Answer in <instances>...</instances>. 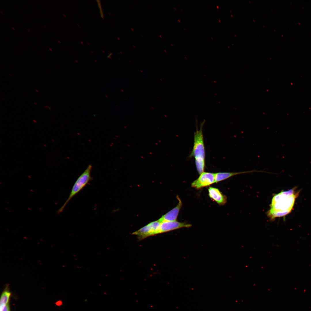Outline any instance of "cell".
<instances>
[{
    "instance_id": "1",
    "label": "cell",
    "mask_w": 311,
    "mask_h": 311,
    "mask_svg": "<svg viewBox=\"0 0 311 311\" xmlns=\"http://www.w3.org/2000/svg\"><path fill=\"white\" fill-rule=\"evenodd\" d=\"M298 194L295 189L282 191L273 197L268 215L271 219L283 217L292 210Z\"/></svg>"
},
{
    "instance_id": "2",
    "label": "cell",
    "mask_w": 311,
    "mask_h": 311,
    "mask_svg": "<svg viewBox=\"0 0 311 311\" xmlns=\"http://www.w3.org/2000/svg\"><path fill=\"white\" fill-rule=\"evenodd\" d=\"M204 122L201 124L200 129H196L194 133V146L189 157L195 159L196 167L199 174L204 172L205 166V149L202 127Z\"/></svg>"
},
{
    "instance_id": "3",
    "label": "cell",
    "mask_w": 311,
    "mask_h": 311,
    "mask_svg": "<svg viewBox=\"0 0 311 311\" xmlns=\"http://www.w3.org/2000/svg\"><path fill=\"white\" fill-rule=\"evenodd\" d=\"M92 169V166L90 164L89 165L84 172L78 178L72 188L67 199L58 211V213L62 212L70 200L92 180V177L91 176Z\"/></svg>"
},
{
    "instance_id": "4",
    "label": "cell",
    "mask_w": 311,
    "mask_h": 311,
    "mask_svg": "<svg viewBox=\"0 0 311 311\" xmlns=\"http://www.w3.org/2000/svg\"><path fill=\"white\" fill-rule=\"evenodd\" d=\"M160 223L158 220L151 222L132 234L136 235L139 240H141L149 236L159 234Z\"/></svg>"
},
{
    "instance_id": "5",
    "label": "cell",
    "mask_w": 311,
    "mask_h": 311,
    "mask_svg": "<svg viewBox=\"0 0 311 311\" xmlns=\"http://www.w3.org/2000/svg\"><path fill=\"white\" fill-rule=\"evenodd\" d=\"M215 183V173L203 172L191 183L192 187L197 189L209 186Z\"/></svg>"
},
{
    "instance_id": "6",
    "label": "cell",
    "mask_w": 311,
    "mask_h": 311,
    "mask_svg": "<svg viewBox=\"0 0 311 311\" xmlns=\"http://www.w3.org/2000/svg\"><path fill=\"white\" fill-rule=\"evenodd\" d=\"M191 225L185 222H181L177 221H164L161 223L160 233H165L183 227H189Z\"/></svg>"
},
{
    "instance_id": "7",
    "label": "cell",
    "mask_w": 311,
    "mask_h": 311,
    "mask_svg": "<svg viewBox=\"0 0 311 311\" xmlns=\"http://www.w3.org/2000/svg\"><path fill=\"white\" fill-rule=\"evenodd\" d=\"M177 198L179 200L178 204L176 206L162 216L158 220L160 223L164 221H177L179 213L182 205L181 201L178 196H177Z\"/></svg>"
},
{
    "instance_id": "8",
    "label": "cell",
    "mask_w": 311,
    "mask_h": 311,
    "mask_svg": "<svg viewBox=\"0 0 311 311\" xmlns=\"http://www.w3.org/2000/svg\"><path fill=\"white\" fill-rule=\"evenodd\" d=\"M208 195L210 198L215 201L219 205H223L227 202V198L217 188L209 187L208 189Z\"/></svg>"
},
{
    "instance_id": "9",
    "label": "cell",
    "mask_w": 311,
    "mask_h": 311,
    "mask_svg": "<svg viewBox=\"0 0 311 311\" xmlns=\"http://www.w3.org/2000/svg\"><path fill=\"white\" fill-rule=\"evenodd\" d=\"M254 172H264V171L253 170L249 171L237 172H219L215 173V183H217L237 175Z\"/></svg>"
},
{
    "instance_id": "10",
    "label": "cell",
    "mask_w": 311,
    "mask_h": 311,
    "mask_svg": "<svg viewBox=\"0 0 311 311\" xmlns=\"http://www.w3.org/2000/svg\"><path fill=\"white\" fill-rule=\"evenodd\" d=\"M10 294V292L7 290L4 291L3 292L0 299V307L5 306L8 303V301Z\"/></svg>"
},
{
    "instance_id": "11",
    "label": "cell",
    "mask_w": 311,
    "mask_h": 311,
    "mask_svg": "<svg viewBox=\"0 0 311 311\" xmlns=\"http://www.w3.org/2000/svg\"><path fill=\"white\" fill-rule=\"evenodd\" d=\"M10 310L9 303L5 306L0 307V311H9Z\"/></svg>"
},
{
    "instance_id": "12",
    "label": "cell",
    "mask_w": 311,
    "mask_h": 311,
    "mask_svg": "<svg viewBox=\"0 0 311 311\" xmlns=\"http://www.w3.org/2000/svg\"><path fill=\"white\" fill-rule=\"evenodd\" d=\"M49 49H50V50H51V51H52V49H51V48H49Z\"/></svg>"
},
{
    "instance_id": "13",
    "label": "cell",
    "mask_w": 311,
    "mask_h": 311,
    "mask_svg": "<svg viewBox=\"0 0 311 311\" xmlns=\"http://www.w3.org/2000/svg\"><path fill=\"white\" fill-rule=\"evenodd\" d=\"M12 29H13L14 30H15L14 29V28L13 27H12Z\"/></svg>"
},
{
    "instance_id": "14",
    "label": "cell",
    "mask_w": 311,
    "mask_h": 311,
    "mask_svg": "<svg viewBox=\"0 0 311 311\" xmlns=\"http://www.w3.org/2000/svg\"><path fill=\"white\" fill-rule=\"evenodd\" d=\"M27 30L28 31H29V29H27Z\"/></svg>"
},
{
    "instance_id": "15",
    "label": "cell",
    "mask_w": 311,
    "mask_h": 311,
    "mask_svg": "<svg viewBox=\"0 0 311 311\" xmlns=\"http://www.w3.org/2000/svg\"><path fill=\"white\" fill-rule=\"evenodd\" d=\"M44 26H45V28H46V26H45V25H44Z\"/></svg>"
},
{
    "instance_id": "16",
    "label": "cell",
    "mask_w": 311,
    "mask_h": 311,
    "mask_svg": "<svg viewBox=\"0 0 311 311\" xmlns=\"http://www.w3.org/2000/svg\"><path fill=\"white\" fill-rule=\"evenodd\" d=\"M0 12H1V13H2V14H3V13H2V12H1V11H0Z\"/></svg>"
},
{
    "instance_id": "17",
    "label": "cell",
    "mask_w": 311,
    "mask_h": 311,
    "mask_svg": "<svg viewBox=\"0 0 311 311\" xmlns=\"http://www.w3.org/2000/svg\"><path fill=\"white\" fill-rule=\"evenodd\" d=\"M9 311H10V310Z\"/></svg>"
}]
</instances>
